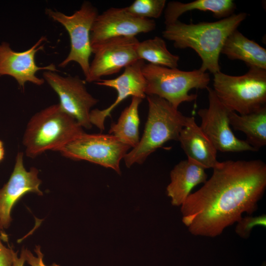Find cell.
<instances>
[{"label":"cell","mask_w":266,"mask_h":266,"mask_svg":"<svg viewBox=\"0 0 266 266\" xmlns=\"http://www.w3.org/2000/svg\"><path fill=\"white\" fill-rule=\"evenodd\" d=\"M181 205L182 222L195 236L214 237L251 215L266 188V165L261 160H227Z\"/></svg>","instance_id":"1"},{"label":"cell","mask_w":266,"mask_h":266,"mask_svg":"<svg viewBox=\"0 0 266 266\" xmlns=\"http://www.w3.org/2000/svg\"><path fill=\"white\" fill-rule=\"evenodd\" d=\"M246 16L244 12L234 13L217 21L197 24H188L177 20L166 25L162 34L173 41L176 48L195 50L202 61L200 69L214 74L221 71L219 59L226 39Z\"/></svg>","instance_id":"2"},{"label":"cell","mask_w":266,"mask_h":266,"mask_svg":"<svg viewBox=\"0 0 266 266\" xmlns=\"http://www.w3.org/2000/svg\"><path fill=\"white\" fill-rule=\"evenodd\" d=\"M84 133L77 121L60 104H52L36 113L29 120L22 143L25 154L34 158L45 151H57Z\"/></svg>","instance_id":"3"},{"label":"cell","mask_w":266,"mask_h":266,"mask_svg":"<svg viewBox=\"0 0 266 266\" xmlns=\"http://www.w3.org/2000/svg\"><path fill=\"white\" fill-rule=\"evenodd\" d=\"M148 113L142 137L124 158L126 166L142 164L147 158L166 142L178 141L188 116L183 115L165 100L146 96Z\"/></svg>","instance_id":"4"},{"label":"cell","mask_w":266,"mask_h":266,"mask_svg":"<svg viewBox=\"0 0 266 266\" xmlns=\"http://www.w3.org/2000/svg\"><path fill=\"white\" fill-rule=\"evenodd\" d=\"M213 75V90L230 110L245 115L266 105V69L250 67L246 73L240 76L221 71Z\"/></svg>","instance_id":"5"},{"label":"cell","mask_w":266,"mask_h":266,"mask_svg":"<svg viewBox=\"0 0 266 266\" xmlns=\"http://www.w3.org/2000/svg\"><path fill=\"white\" fill-rule=\"evenodd\" d=\"M142 71L146 81V95L163 99L176 109L184 102L196 100L197 95L189 94V91L206 89L210 80L209 74L200 68L183 71L149 63L143 65Z\"/></svg>","instance_id":"6"},{"label":"cell","mask_w":266,"mask_h":266,"mask_svg":"<svg viewBox=\"0 0 266 266\" xmlns=\"http://www.w3.org/2000/svg\"><path fill=\"white\" fill-rule=\"evenodd\" d=\"M45 13L53 21L61 24L67 32L70 49L66 57L59 66L65 67L69 63H77L84 76L88 75L92 53L90 33L93 24L98 15L97 8L90 2H83L80 8L71 15L46 8Z\"/></svg>","instance_id":"7"},{"label":"cell","mask_w":266,"mask_h":266,"mask_svg":"<svg viewBox=\"0 0 266 266\" xmlns=\"http://www.w3.org/2000/svg\"><path fill=\"white\" fill-rule=\"evenodd\" d=\"M130 148L113 135L84 132L57 151L72 160L87 161L120 174V162Z\"/></svg>","instance_id":"8"},{"label":"cell","mask_w":266,"mask_h":266,"mask_svg":"<svg viewBox=\"0 0 266 266\" xmlns=\"http://www.w3.org/2000/svg\"><path fill=\"white\" fill-rule=\"evenodd\" d=\"M206 89L209 105L198 111L201 119L200 127L216 150L222 152L257 151L245 140L235 136L230 127L231 110L220 101L212 88L207 87Z\"/></svg>","instance_id":"9"},{"label":"cell","mask_w":266,"mask_h":266,"mask_svg":"<svg viewBox=\"0 0 266 266\" xmlns=\"http://www.w3.org/2000/svg\"><path fill=\"white\" fill-rule=\"evenodd\" d=\"M42 75L58 96L59 104L63 110L74 118L83 128L91 129V109L99 100L88 92L86 81L78 76H63L50 70L44 71Z\"/></svg>","instance_id":"10"},{"label":"cell","mask_w":266,"mask_h":266,"mask_svg":"<svg viewBox=\"0 0 266 266\" xmlns=\"http://www.w3.org/2000/svg\"><path fill=\"white\" fill-rule=\"evenodd\" d=\"M136 37L108 39L91 47L94 58L90 63L86 82H97L104 76L119 72L138 60Z\"/></svg>","instance_id":"11"},{"label":"cell","mask_w":266,"mask_h":266,"mask_svg":"<svg viewBox=\"0 0 266 266\" xmlns=\"http://www.w3.org/2000/svg\"><path fill=\"white\" fill-rule=\"evenodd\" d=\"M156 28L153 19L135 16L124 8H110L96 18L90 33L91 46L118 37H135Z\"/></svg>","instance_id":"12"},{"label":"cell","mask_w":266,"mask_h":266,"mask_svg":"<svg viewBox=\"0 0 266 266\" xmlns=\"http://www.w3.org/2000/svg\"><path fill=\"white\" fill-rule=\"evenodd\" d=\"M45 36H41L31 48L22 52L13 50L9 43H0V76L7 75L15 79L20 88L24 90L25 84L30 82L37 86L43 85L45 81L36 75L39 70L57 71L56 66L51 64L39 66L35 63L37 52L43 50Z\"/></svg>","instance_id":"13"},{"label":"cell","mask_w":266,"mask_h":266,"mask_svg":"<svg viewBox=\"0 0 266 266\" xmlns=\"http://www.w3.org/2000/svg\"><path fill=\"white\" fill-rule=\"evenodd\" d=\"M23 152H18L13 170L6 183L0 189V230L8 228L12 221L11 210L21 198L27 193L42 195L38 170L34 167L27 171L24 167Z\"/></svg>","instance_id":"14"},{"label":"cell","mask_w":266,"mask_h":266,"mask_svg":"<svg viewBox=\"0 0 266 266\" xmlns=\"http://www.w3.org/2000/svg\"><path fill=\"white\" fill-rule=\"evenodd\" d=\"M144 61L138 60L124 68L123 72L117 77L111 79H100L96 82L99 85L114 89L117 94L115 101L107 108L100 110L95 109L91 111L90 120L92 125L96 126L100 132L104 130L106 118L111 116L112 111L122 101L129 96L144 99L146 81L142 68Z\"/></svg>","instance_id":"15"},{"label":"cell","mask_w":266,"mask_h":266,"mask_svg":"<svg viewBox=\"0 0 266 266\" xmlns=\"http://www.w3.org/2000/svg\"><path fill=\"white\" fill-rule=\"evenodd\" d=\"M178 141L187 159L199 164L205 169H213L219 164L217 160V150L196 124L194 117H187Z\"/></svg>","instance_id":"16"},{"label":"cell","mask_w":266,"mask_h":266,"mask_svg":"<svg viewBox=\"0 0 266 266\" xmlns=\"http://www.w3.org/2000/svg\"><path fill=\"white\" fill-rule=\"evenodd\" d=\"M205 169L189 159L175 166L170 173L171 182L166 188L167 195L173 205H181L195 186L206 182L207 175Z\"/></svg>","instance_id":"17"},{"label":"cell","mask_w":266,"mask_h":266,"mask_svg":"<svg viewBox=\"0 0 266 266\" xmlns=\"http://www.w3.org/2000/svg\"><path fill=\"white\" fill-rule=\"evenodd\" d=\"M221 54L232 60H239L250 67L266 69V50L237 30L226 39Z\"/></svg>","instance_id":"18"},{"label":"cell","mask_w":266,"mask_h":266,"mask_svg":"<svg viewBox=\"0 0 266 266\" xmlns=\"http://www.w3.org/2000/svg\"><path fill=\"white\" fill-rule=\"evenodd\" d=\"M235 8L236 4L232 0H196L187 3L171 1L164 10L165 24L173 23L184 13L195 9L210 11L214 17L222 19L234 14Z\"/></svg>","instance_id":"19"},{"label":"cell","mask_w":266,"mask_h":266,"mask_svg":"<svg viewBox=\"0 0 266 266\" xmlns=\"http://www.w3.org/2000/svg\"><path fill=\"white\" fill-rule=\"evenodd\" d=\"M230 126L235 131L244 133L245 140L258 150L266 145V106L251 113L240 115L231 110Z\"/></svg>","instance_id":"20"},{"label":"cell","mask_w":266,"mask_h":266,"mask_svg":"<svg viewBox=\"0 0 266 266\" xmlns=\"http://www.w3.org/2000/svg\"><path fill=\"white\" fill-rule=\"evenodd\" d=\"M142 99L133 97L130 104L122 112L118 122L111 124L108 133L134 148L139 141L138 107Z\"/></svg>","instance_id":"21"},{"label":"cell","mask_w":266,"mask_h":266,"mask_svg":"<svg viewBox=\"0 0 266 266\" xmlns=\"http://www.w3.org/2000/svg\"><path fill=\"white\" fill-rule=\"evenodd\" d=\"M137 54L139 60L152 65L173 68L178 66L179 56L170 52L165 41L159 36L139 41Z\"/></svg>","instance_id":"22"},{"label":"cell","mask_w":266,"mask_h":266,"mask_svg":"<svg viewBox=\"0 0 266 266\" xmlns=\"http://www.w3.org/2000/svg\"><path fill=\"white\" fill-rule=\"evenodd\" d=\"M166 4V0H135L125 8L135 16L152 19L161 16Z\"/></svg>","instance_id":"23"},{"label":"cell","mask_w":266,"mask_h":266,"mask_svg":"<svg viewBox=\"0 0 266 266\" xmlns=\"http://www.w3.org/2000/svg\"><path fill=\"white\" fill-rule=\"evenodd\" d=\"M258 226L266 227V214H263L257 216L247 215L244 217H242L237 222L235 232L240 237L247 238L249 237L252 229Z\"/></svg>","instance_id":"24"},{"label":"cell","mask_w":266,"mask_h":266,"mask_svg":"<svg viewBox=\"0 0 266 266\" xmlns=\"http://www.w3.org/2000/svg\"><path fill=\"white\" fill-rule=\"evenodd\" d=\"M22 251L24 253L25 261L31 266H59V265L55 263H53L50 266L46 265L43 263V254L41 252L39 246H36L34 249L36 256H33L31 252L27 249H23Z\"/></svg>","instance_id":"25"},{"label":"cell","mask_w":266,"mask_h":266,"mask_svg":"<svg viewBox=\"0 0 266 266\" xmlns=\"http://www.w3.org/2000/svg\"><path fill=\"white\" fill-rule=\"evenodd\" d=\"M16 253L11 248L2 244L0 235V266H13Z\"/></svg>","instance_id":"26"},{"label":"cell","mask_w":266,"mask_h":266,"mask_svg":"<svg viewBox=\"0 0 266 266\" xmlns=\"http://www.w3.org/2000/svg\"><path fill=\"white\" fill-rule=\"evenodd\" d=\"M25 262V257L23 252L22 251L20 257H18L16 252L14 259L13 266H24Z\"/></svg>","instance_id":"27"},{"label":"cell","mask_w":266,"mask_h":266,"mask_svg":"<svg viewBox=\"0 0 266 266\" xmlns=\"http://www.w3.org/2000/svg\"><path fill=\"white\" fill-rule=\"evenodd\" d=\"M5 151L3 142L0 140V163L4 159Z\"/></svg>","instance_id":"28"},{"label":"cell","mask_w":266,"mask_h":266,"mask_svg":"<svg viewBox=\"0 0 266 266\" xmlns=\"http://www.w3.org/2000/svg\"><path fill=\"white\" fill-rule=\"evenodd\" d=\"M262 266H266V265L265 264H263V265Z\"/></svg>","instance_id":"29"}]
</instances>
